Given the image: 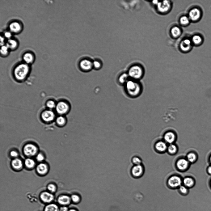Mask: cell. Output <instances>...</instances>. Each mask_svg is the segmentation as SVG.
Instances as JSON below:
<instances>
[{"mask_svg":"<svg viewBox=\"0 0 211 211\" xmlns=\"http://www.w3.org/2000/svg\"><path fill=\"white\" fill-rule=\"evenodd\" d=\"M124 85L127 94L132 98L139 96L143 91L142 86L139 81L129 78Z\"/></svg>","mask_w":211,"mask_h":211,"instance_id":"6da1fadb","label":"cell"},{"mask_svg":"<svg viewBox=\"0 0 211 211\" xmlns=\"http://www.w3.org/2000/svg\"><path fill=\"white\" fill-rule=\"evenodd\" d=\"M128 74L131 79L139 81L143 77L144 71L142 68L138 65L131 66L129 70Z\"/></svg>","mask_w":211,"mask_h":211,"instance_id":"7a4b0ae2","label":"cell"},{"mask_svg":"<svg viewBox=\"0 0 211 211\" xmlns=\"http://www.w3.org/2000/svg\"><path fill=\"white\" fill-rule=\"evenodd\" d=\"M29 70V66L26 63H22L18 65L14 70L15 77L18 80L23 79L28 74Z\"/></svg>","mask_w":211,"mask_h":211,"instance_id":"3957f363","label":"cell"},{"mask_svg":"<svg viewBox=\"0 0 211 211\" xmlns=\"http://www.w3.org/2000/svg\"><path fill=\"white\" fill-rule=\"evenodd\" d=\"M183 179L177 175H173L168 179L167 183L168 187L173 189L178 188L182 185Z\"/></svg>","mask_w":211,"mask_h":211,"instance_id":"277c9868","label":"cell"},{"mask_svg":"<svg viewBox=\"0 0 211 211\" xmlns=\"http://www.w3.org/2000/svg\"><path fill=\"white\" fill-rule=\"evenodd\" d=\"M190 163L185 158H180L178 159L175 162L176 169L179 171L184 172L188 168Z\"/></svg>","mask_w":211,"mask_h":211,"instance_id":"5b68a950","label":"cell"},{"mask_svg":"<svg viewBox=\"0 0 211 211\" xmlns=\"http://www.w3.org/2000/svg\"><path fill=\"white\" fill-rule=\"evenodd\" d=\"M144 168L141 164L138 165H134L131 169V173L132 175L135 178L141 177L143 174Z\"/></svg>","mask_w":211,"mask_h":211,"instance_id":"8992f818","label":"cell"},{"mask_svg":"<svg viewBox=\"0 0 211 211\" xmlns=\"http://www.w3.org/2000/svg\"><path fill=\"white\" fill-rule=\"evenodd\" d=\"M188 15V17L190 20L193 21H196L201 19L202 12L200 8L195 7L190 11Z\"/></svg>","mask_w":211,"mask_h":211,"instance_id":"52a82bcc","label":"cell"},{"mask_svg":"<svg viewBox=\"0 0 211 211\" xmlns=\"http://www.w3.org/2000/svg\"><path fill=\"white\" fill-rule=\"evenodd\" d=\"M176 138L177 136L175 133L171 130L166 132L163 136V141L169 144L174 143Z\"/></svg>","mask_w":211,"mask_h":211,"instance_id":"ba28073f","label":"cell"},{"mask_svg":"<svg viewBox=\"0 0 211 211\" xmlns=\"http://www.w3.org/2000/svg\"><path fill=\"white\" fill-rule=\"evenodd\" d=\"M40 197L42 202L46 205L53 203L54 199V196L52 193L46 191L42 192Z\"/></svg>","mask_w":211,"mask_h":211,"instance_id":"9c48e42d","label":"cell"},{"mask_svg":"<svg viewBox=\"0 0 211 211\" xmlns=\"http://www.w3.org/2000/svg\"><path fill=\"white\" fill-rule=\"evenodd\" d=\"M37 151V147L33 144H29L26 145L23 148L24 154L27 156L35 155Z\"/></svg>","mask_w":211,"mask_h":211,"instance_id":"30bf717a","label":"cell"},{"mask_svg":"<svg viewBox=\"0 0 211 211\" xmlns=\"http://www.w3.org/2000/svg\"><path fill=\"white\" fill-rule=\"evenodd\" d=\"M167 145L164 141H159L154 144V148L155 150L159 153H163L167 151Z\"/></svg>","mask_w":211,"mask_h":211,"instance_id":"8fae6325","label":"cell"},{"mask_svg":"<svg viewBox=\"0 0 211 211\" xmlns=\"http://www.w3.org/2000/svg\"><path fill=\"white\" fill-rule=\"evenodd\" d=\"M69 106L65 102H60L58 103L56 107L57 112L60 114H64L69 110Z\"/></svg>","mask_w":211,"mask_h":211,"instance_id":"7c38bea8","label":"cell"},{"mask_svg":"<svg viewBox=\"0 0 211 211\" xmlns=\"http://www.w3.org/2000/svg\"><path fill=\"white\" fill-rule=\"evenodd\" d=\"M158 11L161 12L167 11L170 7V4L168 1H164L159 2L157 5Z\"/></svg>","mask_w":211,"mask_h":211,"instance_id":"4fadbf2b","label":"cell"},{"mask_svg":"<svg viewBox=\"0 0 211 211\" xmlns=\"http://www.w3.org/2000/svg\"><path fill=\"white\" fill-rule=\"evenodd\" d=\"M79 66L82 70L85 71H89L93 67V62L87 59L83 60L80 62Z\"/></svg>","mask_w":211,"mask_h":211,"instance_id":"5bb4252c","label":"cell"},{"mask_svg":"<svg viewBox=\"0 0 211 211\" xmlns=\"http://www.w3.org/2000/svg\"><path fill=\"white\" fill-rule=\"evenodd\" d=\"M41 117L44 121L49 122L53 120L55 117V114L51 111L46 110L42 114Z\"/></svg>","mask_w":211,"mask_h":211,"instance_id":"9a60e30c","label":"cell"},{"mask_svg":"<svg viewBox=\"0 0 211 211\" xmlns=\"http://www.w3.org/2000/svg\"><path fill=\"white\" fill-rule=\"evenodd\" d=\"M71 199L66 195H62L59 196L57 199L58 203L61 206H65L70 204Z\"/></svg>","mask_w":211,"mask_h":211,"instance_id":"2e32d148","label":"cell"},{"mask_svg":"<svg viewBox=\"0 0 211 211\" xmlns=\"http://www.w3.org/2000/svg\"><path fill=\"white\" fill-rule=\"evenodd\" d=\"M9 28L11 32L17 33L21 30L22 26L19 23L13 22L10 24Z\"/></svg>","mask_w":211,"mask_h":211,"instance_id":"e0dca14e","label":"cell"},{"mask_svg":"<svg viewBox=\"0 0 211 211\" xmlns=\"http://www.w3.org/2000/svg\"><path fill=\"white\" fill-rule=\"evenodd\" d=\"M195 184V180L191 177H185L183 179L182 184L188 189L193 187Z\"/></svg>","mask_w":211,"mask_h":211,"instance_id":"ac0fdd59","label":"cell"},{"mask_svg":"<svg viewBox=\"0 0 211 211\" xmlns=\"http://www.w3.org/2000/svg\"><path fill=\"white\" fill-rule=\"evenodd\" d=\"M192 41L188 39H185L181 41L180 47L182 50L184 51H187L189 50L192 47Z\"/></svg>","mask_w":211,"mask_h":211,"instance_id":"d6986e66","label":"cell"},{"mask_svg":"<svg viewBox=\"0 0 211 211\" xmlns=\"http://www.w3.org/2000/svg\"><path fill=\"white\" fill-rule=\"evenodd\" d=\"M59 208L57 204L52 203L46 205L43 211H59Z\"/></svg>","mask_w":211,"mask_h":211,"instance_id":"ffe728a7","label":"cell"},{"mask_svg":"<svg viewBox=\"0 0 211 211\" xmlns=\"http://www.w3.org/2000/svg\"><path fill=\"white\" fill-rule=\"evenodd\" d=\"M203 41L202 36L199 35H195L193 36L192 39V42L196 45H199L202 44Z\"/></svg>","mask_w":211,"mask_h":211,"instance_id":"44dd1931","label":"cell"},{"mask_svg":"<svg viewBox=\"0 0 211 211\" xmlns=\"http://www.w3.org/2000/svg\"><path fill=\"white\" fill-rule=\"evenodd\" d=\"M178 151V147L174 143L169 144L167 146V151L170 155L175 154L177 153Z\"/></svg>","mask_w":211,"mask_h":211,"instance_id":"7402d4cb","label":"cell"},{"mask_svg":"<svg viewBox=\"0 0 211 211\" xmlns=\"http://www.w3.org/2000/svg\"><path fill=\"white\" fill-rule=\"evenodd\" d=\"M23 59L26 64L32 63L34 60L33 55L30 53H25L23 56Z\"/></svg>","mask_w":211,"mask_h":211,"instance_id":"603a6c76","label":"cell"},{"mask_svg":"<svg viewBox=\"0 0 211 211\" xmlns=\"http://www.w3.org/2000/svg\"><path fill=\"white\" fill-rule=\"evenodd\" d=\"M186 158L190 163H193L196 161L197 157L195 153L190 152L187 154Z\"/></svg>","mask_w":211,"mask_h":211,"instance_id":"cb8c5ba5","label":"cell"},{"mask_svg":"<svg viewBox=\"0 0 211 211\" xmlns=\"http://www.w3.org/2000/svg\"><path fill=\"white\" fill-rule=\"evenodd\" d=\"M6 45L9 49L14 50L17 47L18 43L17 41L15 40L11 39L8 40Z\"/></svg>","mask_w":211,"mask_h":211,"instance_id":"d4e9b609","label":"cell"},{"mask_svg":"<svg viewBox=\"0 0 211 211\" xmlns=\"http://www.w3.org/2000/svg\"><path fill=\"white\" fill-rule=\"evenodd\" d=\"M36 170L39 173L41 174H43L47 172V167L45 164L41 163L37 166Z\"/></svg>","mask_w":211,"mask_h":211,"instance_id":"484cf974","label":"cell"},{"mask_svg":"<svg viewBox=\"0 0 211 211\" xmlns=\"http://www.w3.org/2000/svg\"><path fill=\"white\" fill-rule=\"evenodd\" d=\"M129 78L127 73H124L119 77L118 81L120 83L124 84Z\"/></svg>","mask_w":211,"mask_h":211,"instance_id":"4316f807","label":"cell"},{"mask_svg":"<svg viewBox=\"0 0 211 211\" xmlns=\"http://www.w3.org/2000/svg\"><path fill=\"white\" fill-rule=\"evenodd\" d=\"M13 167L16 169H19L22 166L21 161L19 159L16 158L13 160L11 162Z\"/></svg>","mask_w":211,"mask_h":211,"instance_id":"83f0119b","label":"cell"},{"mask_svg":"<svg viewBox=\"0 0 211 211\" xmlns=\"http://www.w3.org/2000/svg\"><path fill=\"white\" fill-rule=\"evenodd\" d=\"M171 33L173 37H177L180 35L181 32L179 28L177 27H175L171 29Z\"/></svg>","mask_w":211,"mask_h":211,"instance_id":"f1b7e54d","label":"cell"},{"mask_svg":"<svg viewBox=\"0 0 211 211\" xmlns=\"http://www.w3.org/2000/svg\"><path fill=\"white\" fill-rule=\"evenodd\" d=\"M178 189L179 193L183 195H187L188 193L189 189L183 184Z\"/></svg>","mask_w":211,"mask_h":211,"instance_id":"f546056e","label":"cell"},{"mask_svg":"<svg viewBox=\"0 0 211 211\" xmlns=\"http://www.w3.org/2000/svg\"><path fill=\"white\" fill-rule=\"evenodd\" d=\"M25 165L28 168H32L34 167L35 165L34 161L30 158L26 159L25 161Z\"/></svg>","mask_w":211,"mask_h":211,"instance_id":"4dcf8cb0","label":"cell"},{"mask_svg":"<svg viewBox=\"0 0 211 211\" xmlns=\"http://www.w3.org/2000/svg\"><path fill=\"white\" fill-rule=\"evenodd\" d=\"M132 162L134 165H138L142 164V160L138 157L135 156L132 158Z\"/></svg>","mask_w":211,"mask_h":211,"instance_id":"1f68e13d","label":"cell"},{"mask_svg":"<svg viewBox=\"0 0 211 211\" xmlns=\"http://www.w3.org/2000/svg\"><path fill=\"white\" fill-rule=\"evenodd\" d=\"M190 20V19L188 17L184 16L180 18V21L181 24L187 25L189 23Z\"/></svg>","mask_w":211,"mask_h":211,"instance_id":"d6a6232c","label":"cell"},{"mask_svg":"<svg viewBox=\"0 0 211 211\" xmlns=\"http://www.w3.org/2000/svg\"><path fill=\"white\" fill-rule=\"evenodd\" d=\"M9 49L6 45L1 46L0 52L1 53L3 56H5L8 53Z\"/></svg>","mask_w":211,"mask_h":211,"instance_id":"836d02e7","label":"cell"},{"mask_svg":"<svg viewBox=\"0 0 211 211\" xmlns=\"http://www.w3.org/2000/svg\"><path fill=\"white\" fill-rule=\"evenodd\" d=\"M47 188L50 192L51 193L54 192L56 189V186L53 184H49L47 187Z\"/></svg>","mask_w":211,"mask_h":211,"instance_id":"e575fe53","label":"cell"},{"mask_svg":"<svg viewBox=\"0 0 211 211\" xmlns=\"http://www.w3.org/2000/svg\"><path fill=\"white\" fill-rule=\"evenodd\" d=\"M56 121L58 124L61 125L65 123V119L63 117L60 116L57 117Z\"/></svg>","mask_w":211,"mask_h":211,"instance_id":"d590c367","label":"cell"},{"mask_svg":"<svg viewBox=\"0 0 211 211\" xmlns=\"http://www.w3.org/2000/svg\"><path fill=\"white\" fill-rule=\"evenodd\" d=\"M93 65L94 68L97 69L100 68L101 66V63L98 61H94L93 62Z\"/></svg>","mask_w":211,"mask_h":211,"instance_id":"8d00e7d4","label":"cell"},{"mask_svg":"<svg viewBox=\"0 0 211 211\" xmlns=\"http://www.w3.org/2000/svg\"><path fill=\"white\" fill-rule=\"evenodd\" d=\"M71 199L75 203L78 202L80 200L79 196L76 194L73 195L71 196Z\"/></svg>","mask_w":211,"mask_h":211,"instance_id":"74e56055","label":"cell"},{"mask_svg":"<svg viewBox=\"0 0 211 211\" xmlns=\"http://www.w3.org/2000/svg\"><path fill=\"white\" fill-rule=\"evenodd\" d=\"M47 106L48 108H52L55 107V104L53 101L50 100L47 102Z\"/></svg>","mask_w":211,"mask_h":211,"instance_id":"f35d334b","label":"cell"},{"mask_svg":"<svg viewBox=\"0 0 211 211\" xmlns=\"http://www.w3.org/2000/svg\"><path fill=\"white\" fill-rule=\"evenodd\" d=\"M4 37L8 40L11 39L12 36L11 32L10 31L6 32L4 34Z\"/></svg>","mask_w":211,"mask_h":211,"instance_id":"ab89813d","label":"cell"},{"mask_svg":"<svg viewBox=\"0 0 211 211\" xmlns=\"http://www.w3.org/2000/svg\"><path fill=\"white\" fill-rule=\"evenodd\" d=\"M36 159L39 161H42L44 159V157L41 154H39L36 157Z\"/></svg>","mask_w":211,"mask_h":211,"instance_id":"60d3db41","label":"cell"},{"mask_svg":"<svg viewBox=\"0 0 211 211\" xmlns=\"http://www.w3.org/2000/svg\"><path fill=\"white\" fill-rule=\"evenodd\" d=\"M59 211H68V209L66 206H61L59 208Z\"/></svg>","mask_w":211,"mask_h":211,"instance_id":"b9f144b4","label":"cell"},{"mask_svg":"<svg viewBox=\"0 0 211 211\" xmlns=\"http://www.w3.org/2000/svg\"><path fill=\"white\" fill-rule=\"evenodd\" d=\"M18 154V153L15 151H12L10 152L11 155L13 157H16Z\"/></svg>","mask_w":211,"mask_h":211,"instance_id":"7bdbcfd3","label":"cell"},{"mask_svg":"<svg viewBox=\"0 0 211 211\" xmlns=\"http://www.w3.org/2000/svg\"><path fill=\"white\" fill-rule=\"evenodd\" d=\"M5 39L3 37L0 36V44L1 46L4 45Z\"/></svg>","mask_w":211,"mask_h":211,"instance_id":"ee69618b","label":"cell"},{"mask_svg":"<svg viewBox=\"0 0 211 211\" xmlns=\"http://www.w3.org/2000/svg\"><path fill=\"white\" fill-rule=\"evenodd\" d=\"M207 171L209 174L211 175V166H209L208 168Z\"/></svg>","mask_w":211,"mask_h":211,"instance_id":"f6af8a7d","label":"cell"},{"mask_svg":"<svg viewBox=\"0 0 211 211\" xmlns=\"http://www.w3.org/2000/svg\"><path fill=\"white\" fill-rule=\"evenodd\" d=\"M158 2L157 0H155L153 1V3L154 4L157 5L158 3Z\"/></svg>","mask_w":211,"mask_h":211,"instance_id":"bcb514c9","label":"cell"},{"mask_svg":"<svg viewBox=\"0 0 211 211\" xmlns=\"http://www.w3.org/2000/svg\"><path fill=\"white\" fill-rule=\"evenodd\" d=\"M68 211H76L74 209H70V210H68Z\"/></svg>","mask_w":211,"mask_h":211,"instance_id":"7dc6e473","label":"cell"},{"mask_svg":"<svg viewBox=\"0 0 211 211\" xmlns=\"http://www.w3.org/2000/svg\"><path fill=\"white\" fill-rule=\"evenodd\" d=\"M209 160H210V162L211 163V155L210 157Z\"/></svg>","mask_w":211,"mask_h":211,"instance_id":"c3c4849f","label":"cell"},{"mask_svg":"<svg viewBox=\"0 0 211 211\" xmlns=\"http://www.w3.org/2000/svg\"><path fill=\"white\" fill-rule=\"evenodd\" d=\"M210 185H211V182H210Z\"/></svg>","mask_w":211,"mask_h":211,"instance_id":"681fc988","label":"cell"}]
</instances>
